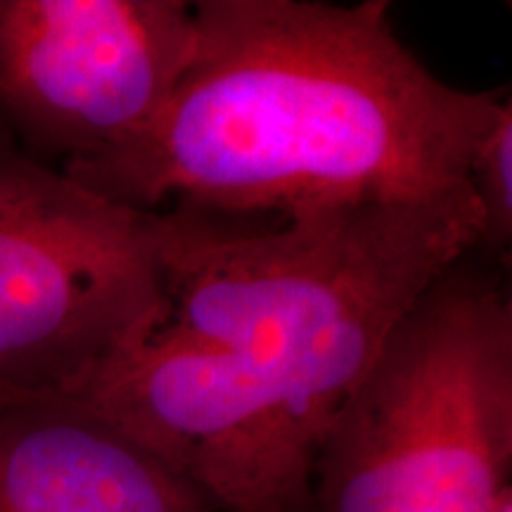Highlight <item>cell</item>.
I'll return each instance as SVG.
<instances>
[{"mask_svg":"<svg viewBox=\"0 0 512 512\" xmlns=\"http://www.w3.org/2000/svg\"><path fill=\"white\" fill-rule=\"evenodd\" d=\"M192 12L190 57L157 117L64 176L140 211L427 200L467 185L510 100L437 79L384 0H202Z\"/></svg>","mask_w":512,"mask_h":512,"instance_id":"6da1fadb","label":"cell"},{"mask_svg":"<svg viewBox=\"0 0 512 512\" xmlns=\"http://www.w3.org/2000/svg\"><path fill=\"white\" fill-rule=\"evenodd\" d=\"M164 323L228 349L266 384L311 460L344 399L441 273L477 252L470 185L427 200L287 216L157 211Z\"/></svg>","mask_w":512,"mask_h":512,"instance_id":"7a4b0ae2","label":"cell"},{"mask_svg":"<svg viewBox=\"0 0 512 512\" xmlns=\"http://www.w3.org/2000/svg\"><path fill=\"white\" fill-rule=\"evenodd\" d=\"M512 470V302L463 256L401 318L318 444L309 512H494Z\"/></svg>","mask_w":512,"mask_h":512,"instance_id":"3957f363","label":"cell"},{"mask_svg":"<svg viewBox=\"0 0 512 512\" xmlns=\"http://www.w3.org/2000/svg\"><path fill=\"white\" fill-rule=\"evenodd\" d=\"M166 311L157 211L95 195L0 124V396L62 392Z\"/></svg>","mask_w":512,"mask_h":512,"instance_id":"277c9868","label":"cell"},{"mask_svg":"<svg viewBox=\"0 0 512 512\" xmlns=\"http://www.w3.org/2000/svg\"><path fill=\"white\" fill-rule=\"evenodd\" d=\"M55 394L143 446L214 510L309 512L311 456L266 384L209 339L162 320Z\"/></svg>","mask_w":512,"mask_h":512,"instance_id":"5b68a950","label":"cell"},{"mask_svg":"<svg viewBox=\"0 0 512 512\" xmlns=\"http://www.w3.org/2000/svg\"><path fill=\"white\" fill-rule=\"evenodd\" d=\"M195 41L183 0H0V124L62 166L157 117Z\"/></svg>","mask_w":512,"mask_h":512,"instance_id":"8992f818","label":"cell"},{"mask_svg":"<svg viewBox=\"0 0 512 512\" xmlns=\"http://www.w3.org/2000/svg\"><path fill=\"white\" fill-rule=\"evenodd\" d=\"M0 512H214L143 446L55 392L0 396Z\"/></svg>","mask_w":512,"mask_h":512,"instance_id":"52a82bcc","label":"cell"},{"mask_svg":"<svg viewBox=\"0 0 512 512\" xmlns=\"http://www.w3.org/2000/svg\"><path fill=\"white\" fill-rule=\"evenodd\" d=\"M467 185L479 209V247L508 261L512 245V102L479 143L467 171Z\"/></svg>","mask_w":512,"mask_h":512,"instance_id":"ba28073f","label":"cell"},{"mask_svg":"<svg viewBox=\"0 0 512 512\" xmlns=\"http://www.w3.org/2000/svg\"><path fill=\"white\" fill-rule=\"evenodd\" d=\"M494 512H512V491H508V494L503 496V501L498 503V508Z\"/></svg>","mask_w":512,"mask_h":512,"instance_id":"9c48e42d","label":"cell"}]
</instances>
